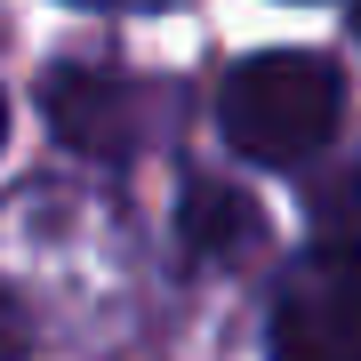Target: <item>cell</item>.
I'll return each instance as SVG.
<instances>
[{"mask_svg":"<svg viewBox=\"0 0 361 361\" xmlns=\"http://www.w3.org/2000/svg\"><path fill=\"white\" fill-rule=\"evenodd\" d=\"M305 225H313V249L361 257V137H353L329 169L305 177Z\"/></svg>","mask_w":361,"mask_h":361,"instance_id":"cell-4","label":"cell"},{"mask_svg":"<svg viewBox=\"0 0 361 361\" xmlns=\"http://www.w3.org/2000/svg\"><path fill=\"white\" fill-rule=\"evenodd\" d=\"M345 121V80L313 49H257L225 73L217 129L241 161L257 169H305Z\"/></svg>","mask_w":361,"mask_h":361,"instance_id":"cell-1","label":"cell"},{"mask_svg":"<svg viewBox=\"0 0 361 361\" xmlns=\"http://www.w3.org/2000/svg\"><path fill=\"white\" fill-rule=\"evenodd\" d=\"M265 353L273 361H361V257L313 249L273 297Z\"/></svg>","mask_w":361,"mask_h":361,"instance_id":"cell-2","label":"cell"},{"mask_svg":"<svg viewBox=\"0 0 361 361\" xmlns=\"http://www.w3.org/2000/svg\"><path fill=\"white\" fill-rule=\"evenodd\" d=\"M177 241L193 265H249L265 249V209L217 177H193L177 201Z\"/></svg>","mask_w":361,"mask_h":361,"instance_id":"cell-3","label":"cell"},{"mask_svg":"<svg viewBox=\"0 0 361 361\" xmlns=\"http://www.w3.org/2000/svg\"><path fill=\"white\" fill-rule=\"evenodd\" d=\"M0 137H8V97H0Z\"/></svg>","mask_w":361,"mask_h":361,"instance_id":"cell-6","label":"cell"},{"mask_svg":"<svg viewBox=\"0 0 361 361\" xmlns=\"http://www.w3.org/2000/svg\"><path fill=\"white\" fill-rule=\"evenodd\" d=\"M25 353H32V322L16 305V289L0 281V361H25Z\"/></svg>","mask_w":361,"mask_h":361,"instance_id":"cell-5","label":"cell"},{"mask_svg":"<svg viewBox=\"0 0 361 361\" xmlns=\"http://www.w3.org/2000/svg\"><path fill=\"white\" fill-rule=\"evenodd\" d=\"M353 40H361V8H353Z\"/></svg>","mask_w":361,"mask_h":361,"instance_id":"cell-7","label":"cell"}]
</instances>
